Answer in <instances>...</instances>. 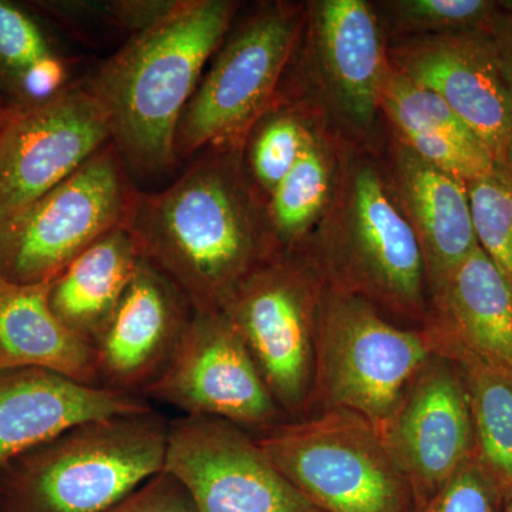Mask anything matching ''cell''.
<instances>
[{
  "label": "cell",
  "mask_w": 512,
  "mask_h": 512,
  "mask_svg": "<svg viewBox=\"0 0 512 512\" xmlns=\"http://www.w3.org/2000/svg\"><path fill=\"white\" fill-rule=\"evenodd\" d=\"M50 53L33 19L18 6L0 0V73L13 84L30 64Z\"/></svg>",
  "instance_id": "29"
},
{
  "label": "cell",
  "mask_w": 512,
  "mask_h": 512,
  "mask_svg": "<svg viewBox=\"0 0 512 512\" xmlns=\"http://www.w3.org/2000/svg\"><path fill=\"white\" fill-rule=\"evenodd\" d=\"M138 197L110 143L0 231V276L18 285L50 284L94 242L127 228Z\"/></svg>",
  "instance_id": "9"
},
{
  "label": "cell",
  "mask_w": 512,
  "mask_h": 512,
  "mask_svg": "<svg viewBox=\"0 0 512 512\" xmlns=\"http://www.w3.org/2000/svg\"><path fill=\"white\" fill-rule=\"evenodd\" d=\"M242 151L207 150L164 191L140 192L127 227L141 259L194 312L222 311L245 276L281 251Z\"/></svg>",
  "instance_id": "1"
},
{
  "label": "cell",
  "mask_w": 512,
  "mask_h": 512,
  "mask_svg": "<svg viewBox=\"0 0 512 512\" xmlns=\"http://www.w3.org/2000/svg\"><path fill=\"white\" fill-rule=\"evenodd\" d=\"M426 323L512 383V289L483 249L430 289Z\"/></svg>",
  "instance_id": "19"
},
{
  "label": "cell",
  "mask_w": 512,
  "mask_h": 512,
  "mask_svg": "<svg viewBox=\"0 0 512 512\" xmlns=\"http://www.w3.org/2000/svg\"><path fill=\"white\" fill-rule=\"evenodd\" d=\"M397 72L440 97L498 164L512 151V89L493 36L483 30L387 40Z\"/></svg>",
  "instance_id": "14"
},
{
  "label": "cell",
  "mask_w": 512,
  "mask_h": 512,
  "mask_svg": "<svg viewBox=\"0 0 512 512\" xmlns=\"http://www.w3.org/2000/svg\"><path fill=\"white\" fill-rule=\"evenodd\" d=\"M467 190L478 245L512 289V171L495 164Z\"/></svg>",
  "instance_id": "27"
},
{
  "label": "cell",
  "mask_w": 512,
  "mask_h": 512,
  "mask_svg": "<svg viewBox=\"0 0 512 512\" xmlns=\"http://www.w3.org/2000/svg\"><path fill=\"white\" fill-rule=\"evenodd\" d=\"M505 164H507L508 168H510V170L512 171V151H511L510 156H508L507 163H505Z\"/></svg>",
  "instance_id": "35"
},
{
  "label": "cell",
  "mask_w": 512,
  "mask_h": 512,
  "mask_svg": "<svg viewBox=\"0 0 512 512\" xmlns=\"http://www.w3.org/2000/svg\"><path fill=\"white\" fill-rule=\"evenodd\" d=\"M192 313L177 286L141 259L113 318L94 345L99 386L143 397L173 359Z\"/></svg>",
  "instance_id": "16"
},
{
  "label": "cell",
  "mask_w": 512,
  "mask_h": 512,
  "mask_svg": "<svg viewBox=\"0 0 512 512\" xmlns=\"http://www.w3.org/2000/svg\"><path fill=\"white\" fill-rule=\"evenodd\" d=\"M436 353L427 326L394 322L363 299L326 284L311 413L346 410L382 430L407 386Z\"/></svg>",
  "instance_id": "5"
},
{
  "label": "cell",
  "mask_w": 512,
  "mask_h": 512,
  "mask_svg": "<svg viewBox=\"0 0 512 512\" xmlns=\"http://www.w3.org/2000/svg\"><path fill=\"white\" fill-rule=\"evenodd\" d=\"M305 22L306 6L265 3L225 37L181 117L177 160L201 150L245 147L252 128L274 106Z\"/></svg>",
  "instance_id": "7"
},
{
  "label": "cell",
  "mask_w": 512,
  "mask_h": 512,
  "mask_svg": "<svg viewBox=\"0 0 512 512\" xmlns=\"http://www.w3.org/2000/svg\"><path fill=\"white\" fill-rule=\"evenodd\" d=\"M437 353L456 365L470 403L476 458L505 503L512 498V383L426 323Z\"/></svg>",
  "instance_id": "24"
},
{
  "label": "cell",
  "mask_w": 512,
  "mask_h": 512,
  "mask_svg": "<svg viewBox=\"0 0 512 512\" xmlns=\"http://www.w3.org/2000/svg\"><path fill=\"white\" fill-rule=\"evenodd\" d=\"M503 512H512V498L508 503H505Z\"/></svg>",
  "instance_id": "34"
},
{
  "label": "cell",
  "mask_w": 512,
  "mask_h": 512,
  "mask_svg": "<svg viewBox=\"0 0 512 512\" xmlns=\"http://www.w3.org/2000/svg\"><path fill=\"white\" fill-rule=\"evenodd\" d=\"M143 397L184 416L228 421L249 433L289 420L222 311L192 313L173 359Z\"/></svg>",
  "instance_id": "10"
},
{
  "label": "cell",
  "mask_w": 512,
  "mask_h": 512,
  "mask_svg": "<svg viewBox=\"0 0 512 512\" xmlns=\"http://www.w3.org/2000/svg\"><path fill=\"white\" fill-rule=\"evenodd\" d=\"M66 64L59 57L50 53L37 62L30 64L13 86L28 106L45 103L53 99L64 89L66 80Z\"/></svg>",
  "instance_id": "31"
},
{
  "label": "cell",
  "mask_w": 512,
  "mask_h": 512,
  "mask_svg": "<svg viewBox=\"0 0 512 512\" xmlns=\"http://www.w3.org/2000/svg\"><path fill=\"white\" fill-rule=\"evenodd\" d=\"M504 505L497 485L474 457L416 512H503Z\"/></svg>",
  "instance_id": "28"
},
{
  "label": "cell",
  "mask_w": 512,
  "mask_h": 512,
  "mask_svg": "<svg viewBox=\"0 0 512 512\" xmlns=\"http://www.w3.org/2000/svg\"><path fill=\"white\" fill-rule=\"evenodd\" d=\"M340 140L313 120L301 156L266 198V215L281 251L303 249L328 211L338 177Z\"/></svg>",
  "instance_id": "23"
},
{
  "label": "cell",
  "mask_w": 512,
  "mask_h": 512,
  "mask_svg": "<svg viewBox=\"0 0 512 512\" xmlns=\"http://www.w3.org/2000/svg\"><path fill=\"white\" fill-rule=\"evenodd\" d=\"M325 286V276L305 248L276 251L245 276L222 309L289 420L311 413Z\"/></svg>",
  "instance_id": "8"
},
{
  "label": "cell",
  "mask_w": 512,
  "mask_h": 512,
  "mask_svg": "<svg viewBox=\"0 0 512 512\" xmlns=\"http://www.w3.org/2000/svg\"><path fill=\"white\" fill-rule=\"evenodd\" d=\"M110 143L109 117L89 86L13 111L0 128V231Z\"/></svg>",
  "instance_id": "11"
},
{
  "label": "cell",
  "mask_w": 512,
  "mask_h": 512,
  "mask_svg": "<svg viewBox=\"0 0 512 512\" xmlns=\"http://www.w3.org/2000/svg\"><path fill=\"white\" fill-rule=\"evenodd\" d=\"M326 284L421 328L430 291L419 239L386 168L365 147L340 141L338 177L325 217L305 247Z\"/></svg>",
  "instance_id": "3"
},
{
  "label": "cell",
  "mask_w": 512,
  "mask_h": 512,
  "mask_svg": "<svg viewBox=\"0 0 512 512\" xmlns=\"http://www.w3.org/2000/svg\"><path fill=\"white\" fill-rule=\"evenodd\" d=\"M103 512H198L180 481L163 470Z\"/></svg>",
  "instance_id": "30"
},
{
  "label": "cell",
  "mask_w": 512,
  "mask_h": 512,
  "mask_svg": "<svg viewBox=\"0 0 512 512\" xmlns=\"http://www.w3.org/2000/svg\"><path fill=\"white\" fill-rule=\"evenodd\" d=\"M490 35L493 36L505 76L512 89V2H503V12L494 20Z\"/></svg>",
  "instance_id": "32"
},
{
  "label": "cell",
  "mask_w": 512,
  "mask_h": 512,
  "mask_svg": "<svg viewBox=\"0 0 512 512\" xmlns=\"http://www.w3.org/2000/svg\"><path fill=\"white\" fill-rule=\"evenodd\" d=\"M312 121L298 104H282L266 111L252 128L245 168L265 201L301 156Z\"/></svg>",
  "instance_id": "26"
},
{
  "label": "cell",
  "mask_w": 512,
  "mask_h": 512,
  "mask_svg": "<svg viewBox=\"0 0 512 512\" xmlns=\"http://www.w3.org/2000/svg\"><path fill=\"white\" fill-rule=\"evenodd\" d=\"M164 470L198 512H322L281 473L249 431L212 417L168 424Z\"/></svg>",
  "instance_id": "12"
},
{
  "label": "cell",
  "mask_w": 512,
  "mask_h": 512,
  "mask_svg": "<svg viewBox=\"0 0 512 512\" xmlns=\"http://www.w3.org/2000/svg\"><path fill=\"white\" fill-rule=\"evenodd\" d=\"M13 111L15 110H9L5 109V107L0 104V128L5 126L6 123H8L10 117H12Z\"/></svg>",
  "instance_id": "33"
},
{
  "label": "cell",
  "mask_w": 512,
  "mask_h": 512,
  "mask_svg": "<svg viewBox=\"0 0 512 512\" xmlns=\"http://www.w3.org/2000/svg\"><path fill=\"white\" fill-rule=\"evenodd\" d=\"M151 410L143 397L35 367H0V467L77 424Z\"/></svg>",
  "instance_id": "17"
},
{
  "label": "cell",
  "mask_w": 512,
  "mask_h": 512,
  "mask_svg": "<svg viewBox=\"0 0 512 512\" xmlns=\"http://www.w3.org/2000/svg\"><path fill=\"white\" fill-rule=\"evenodd\" d=\"M237 10L231 0H177L90 82L109 117L111 143L134 171L158 174L177 163L181 117Z\"/></svg>",
  "instance_id": "2"
},
{
  "label": "cell",
  "mask_w": 512,
  "mask_h": 512,
  "mask_svg": "<svg viewBox=\"0 0 512 512\" xmlns=\"http://www.w3.org/2000/svg\"><path fill=\"white\" fill-rule=\"evenodd\" d=\"M252 436L322 512H416L382 433L355 413L318 410Z\"/></svg>",
  "instance_id": "6"
},
{
  "label": "cell",
  "mask_w": 512,
  "mask_h": 512,
  "mask_svg": "<svg viewBox=\"0 0 512 512\" xmlns=\"http://www.w3.org/2000/svg\"><path fill=\"white\" fill-rule=\"evenodd\" d=\"M387 40L448 35L490 33L503 2L488 0H389L375 5Z\"/></svg>",
  "instance_id": "25"
},
{
  "label": "cell",
  "mask_w": 512,
  "mask_h": 512,
  "mask_svg": "<svg viewBox=\"0 0 512 512\" xmlns=\"http://www.w3.org/2000/svg\"><path fill=\"white\" fill-rule=\"evenodd\" d=\"M386 171L419 239L430 291L480 247L467 183L423 160L394 137Z\"/></svg>",
  "instance_id": "18"
},
{
  "label": "cell",
  "mask_w": 512,
  "mask_h": 512,
  "mask_svg": "<svg viewBox=\"0 0 512 512\" xmlns=\"http://www.w3.org/2000/svg\"><path fill=\"white\" fill-rule=\"evenodd\" d=\"M380 113L389 120L394 138L464 183L483 177L498 164L483 141L437 94L413 83L390 63Z\"/></svg>",
  "instance_id": "20"
},
{
  "label": "cell",
  "mask_w": 512,
  "mask_h": 512,
  "mask_svg": "<svg viewBox=\"0 0 512 512\" xmlns=\"http://www.w3.org/2000/svg\"><path fill=\"white\" fill-rule=\"evenodd\" d=\"M306 77L320 109L365 143L375 130L389 69L387 39L366 0H316L306 6Z\"/></svg>",
  "instance_id": "13"
},
{
  "label": "cell",
  "mask_w": 512,
  "mask_h": 512,
  "mask_svg": "<svg viewBox=\"0 0 512 512\" xmlns=\"http://www.w3.org/2000/svg\"><path fill=\"white\" fill-rule=\"evenodd\" d=\"M156 410L86 421L0 467V512H103L164 470Z\"/></svg>",
  "instance_id": "4"
},
{
  "label": "cell",
  "mask_w": 512,
  "mask_h": 512,
  "mask_svg": "<svg viewBox=\"0 0 512 512\" xmlns=\"http://www.w3.org/2000/svg\"><path fill=\"white\" fill-rule=\"evenodd\" d=\"M380 433L420 507L476 457L470 403L456 365L440 353L431 357Z\"/></svg>",
  "instance_id": "15"
},
{
  "label": "cell",
  "mask_w": 512,
  "mask_h": 512,
  "mask_svg": "<svg viewBox=\"0 0 512 512\" xmlns=\"http://www.w3.org/2000/svg\"><path fill=\"white\" fill-rule=\"evenodd\" d=\"M141 262L128 228L104 235L49 284V305L63 325L94 348Z\"/></svg>",
  "instance_id": "22"
},
{
  "label": "cell",
  "mask_w": 512,
  "mask_h": 512,
  "mask_svg": "<svg viewBox=\"0 0 512 512\" xmlns=\"http://www.w3.org/2000/svg\"><path fill=\"white\" fill-rule=\"evenodd\" d=\"M47 293L49 284L18 285L0 276V367H35L100 387L96 350L63 325Z\"/></svg>",
  "instance_id": "21"
}]
</instances>
